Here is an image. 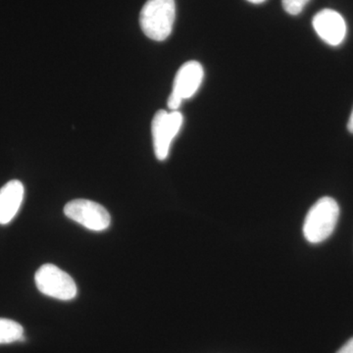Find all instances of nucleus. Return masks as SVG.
Returning a JSON list of instances; mask_svg holds the SVG:
<instances>
[{
  "label": "nucleus",
  "mask_w": 353,
  "mask_h": 353,
  "mask_svg": "<svg viewBox=\"0 0 353 353\" xmlns=\"http://www.w3.org/2000/svg\"><path fill=\"white\" fill-rule=\"evenodd\" d=\"M309 1L310 0H282V4L285 12L296 16L303 12Z\"/></svg>",
  "instance_id": "obj_10"
},
{
  "label": "nucleus",
  "mask_w": 353,
  "mask_h": 353,
  "mask_svg": "<svg viewBox=\"0 0 353 353\" xmlns=\"http://www.w3.org/2000/svg\"><path fill=\"white\" fill-rule=\"evenodd\" d=\"M64 213L90 231L101 232L110 226V214L103 206L88 199H75L65 205Z\"/></svg>",
  "instance_id": "obj_5"
},
{
  "label": "nucleus",
  "mask_w": 353,
  "mask_h": 353,
  "mask_svg": "<svg viewBox=\"0 0 353 353\" xmlns=\"http://www.w3.org/2000/svg\"><path fill=\"white\" fill-rule=\"evenodd\" d=\"M175 18V0H148L141 9L139 24L148 38L163 41L170 36Z\"/></svg>",
  "instance_id": "obj_1"
},
{
  "label": "nucleus",
  "mask_w": 353,
  "mask_h": 353,
  "mask_svg": "<svg viewBox=\"0 0 353 353\" xmlns=\"http://www.w3.org/2000/svg\"><path fill=\"white\" fill-rule=\"evenodd\" d=\"M248 1L253 4H261L266 1V0H248Z\"/></svg>",
  "instance_id": "obj_13"
},
{
  "label": "nucleus",
  "mask_w": 353,
  "mask_h": 353,
  "mask_svg": "<svg viewBox=\"0 0 353 353\" xmlns=\"http://www.w3.org/2000/svg\"><path fill=\"white\" fill-rule=\"evenodd\" d=\"M340 216L338 202L329 196L322 197L308 211L303 234L311 243H320L333 234Z\"/></svg>",
  "instance_id": "obj_2"
},
{
  "label": "nucleus",
  "mask_w": 353,
  "mask_h": 353,
  "mask_svg": "<svg viewBox=\"0 0 353 353\" xmlns=\"http://www.w3.org/2000/svg\"><path fill=\"white\" fill-rule=\"evenodd\" d=\"M183 115L179 111L159 110L153 117L152 132L155 157L160 161L168 157L173 139L183 125Z\"/></svg>",
  "instance_id": "obj_4"
},
{
  "label": "nucleus",
  "mask_w": 353,
  "mask_h": 353,
  "mask_svg": "<svg viewBox=\"0 0 353 353\" xmlns=\"http://www.w3.org/2000/svg\"><path fill=\"white\" fill-rule=\"evenodd\" d=\"M37 288L44 296L71 301L77 296V285L73 278L53 264H44L34 275Z\"/></svg>",
  "instance_id": "obj_3"
},
{
  "label": "nucleus",
  "mask_w": 353,
  "mask_h": 353,
  "mask_svg": "<svg viewBox=\"0 0 353 353\" xmlns=\"http://www.w3.org/2000/svg\"><path fill=\"white\" fill-rule=\"evenodd\" d=\"M203 77V68L199 62H185L176 72L172 94L180 97L182 101L190 99L201 88Z\"/></svg>",
  "instance_id": "obj_7"
},
{
  "label": "nucleus",
  "mask_w": 353,
  "mask_h": 353,
  "mask_svg": "<svg viewBox=\"0 0 353 353\" xmlns=\"http://www.w3.org/2000/svg\"><path fill=\"white\" fill-rule=\"evenodd\" d=\"M24 185L12 180L0 189V225L10 223L17 215L24 199Z\"/></svg>",
  "instance_id": "obj_8"
},
{
  "label": "nucleus",
  "mask_w": 353,
  "mask_h": 353,
  "mask_svg": "<svg viewBox=\"0 0 353 353\" xmlns=\"http://www.w3.org/2000/svg\"><path fill=\"white\" fill-rule=\"evenodd\" d=\"M347 129H348V131H350V132H352V134H353V109H352V114H350V120H348Z\"/></svg>",
  "instance_id": "obj_12"
},
{
  "label": "nucleus",
  "mask_w": 353,
  "mask_h": 353,
  "mask_svg": "<svg viewBox=\"0 0 353 353\" xmlns=\"http://www.w3.org/2000/svg\"><path fill=\"white\" fill-rule=\"evenodd\" d=\"M336 353H353V338L345 343Z\"/></svg>",
  "instance_id": "obj_11"
},
{
  "label": "nucleus",
  "mask_w": 353,
  "mask_h": 353,
  "mask_svg": "<svg viewBox=\"0 0 353 353\" xmlns=\"http://www.w3.org/2000/svg\"><path fill=\"white\" fill-rule=\"evenodd\" d=\"M24 340V329L19 323L0 318V345Z\"/></svg>",
  "instance_id": "obj_9"
},
{
  "label": "nucleus",
  "mask_w": 353,
  "mask_h": 353,
  "mask_svg": "<svg viewBox=\"0 0 353 353\" xmlns=\"http://www.w3.org/2000/svg\"><path fill=\"white\" fill-rule=\"evenodd\" d=\"M312 25L320 39L329 46H340L347 37V23L340 13L332 9L316 14Z\"/></svg>",
  "instance_id": "obj_6"
}]
</instances>
